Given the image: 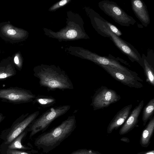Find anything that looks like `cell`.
<instances>
[{
    "mask_svg": "<svg viewBox=\"0 0 154 154\" xmlns=\"http://www.w3.org/2000/svg\"><path fill=\"white\" fill-rule=\"evenodd\" d=\"M36 111L29 115L27 113L23 114L13 123L7 136L5 144L10 143L15 138L23 131L29 125L36 119L39 114Z\"/></svg>",
    "mask_w": 154,
    "mask_h": 154,
    "instance_id": "obj_10",
    "label": "cell"
},
{
    "mask_svg": "<svg viewBox=\"0 0 154 154\" xmlns=\"http://www.w3.org/2000/svg\"><path fill=\"white\" fill-rule=\"evenodd\" d=\"M137 154H154V150L141 152H138Z\"/></svg>",
    "mask_w": 154,
    "mask_h": 154,
    "instance_id": "obj_26",
    "label": "cell"
},
{
    "mask_svg": "<svg viewBox=\"0 0 154 154\" xmlns=\"http://www.w3.org/2000/svg\"><path fill=\"white\" fill-rule=\"evenodd\" d=\"M144 104V100H142L134 109L119 131V134L122 135L126 134L137 127L138 118Z\"/></svg>",
    "mask_w": 154,
    "mask_h": 154,
    "instance_id": "obj_12",
    "label": "cell"
},
{
    "mask_svg": "<svg viewBox=\"0 0 154 154\" xmlns=\"http://www.w3.org/2000/svg\"><path fill=\"white\" fill-rule=\"evenodd\" d=\"M98 6L105 14L122 26H129L136 22L132 17L127 14L114 2L103 0L98 3Z\"/></svg>",
    "mask_w": 154,
    "mask_h": 154,
    "instance_id": "obj_7",
    "label": "cell"
},
{
    "mask_svg": "<svg viewBox=\"0 0 154 154\" xmlns=\"http://www.w3.org/2000/svg\"><path fill=\"white\" fill-rule=\"evenodd\" d=\"M142 57L143 61V69L146 76V82L151 85L154 86V69L149 63L145 55H143Z\"/></svg>",
    "mask_w": 154,
    "mask_h": 154,
    "instance_id": "obj_16",
    "label": "cell"
},
{
    "mask_svg": "<svg viewBox=\"0 0 154 154\" xmlns=\"http://www.w3.org/2000/svg\"><path fill=\"white\" fill-rule=\"evenodd\" d=\"M121 98L120 95L114 90L102 86L95 92L90 106L94 110L101 109L116 103Z\"/></svg>",
    "mask_w": 154,
    "mask_h": 154,
    "instance_id": "obj_8",
    "label": "cell"
},
{
    "mask_svg": "<svg viewBox=\"0 0 154 154\" xmlns=\"http://www.w3.org/2000/svg\"><path fill=\"white\" fill-rule=\"evenodd\" d=\"M15 63L19 68L21 66V64L20 63L18 57L16 56L15 57L14 59Z\"/></svg>",
    "mask_w": 154,
    "mask_h": 154,
    "instance_id": "obj_25",
    "label": "cell"
},
{
    "mask_svg": "<svg viewBox=\"0 0 154 154\" xmlns=\"http://www.w3.org/2000/svg\"><path fill=\"white\" fill-rule=\"evenodd\" d=\"M27 131V128L26 130H25L10 143V145L8 146V149H20L23 150L30 149L31 148L27 146H24L21 143L22 139L26 136Z\"/></svg>",
    "mask_w": 154,
    "mask_h": 154,
    "instance_id": "obj_19",
    "label": "cell"
},
{
    "mask_svg": "<svg viewBox=\"0 0 154 154\" xmlns=\"http://www.w3.org/2000/svg\"><path fill=\"white\" fill-rule=\"evenodd\" d=\"M43 107H49L54 105L56 102L54 97L48 96L38 95L35 96L32 101Z\"/></svg>",
    "mask_w": 154,
    "mask_h": 154,
    "instance_id": "obj_18",
    "label": "cell"
},
{
    "mask_svg": "<svg viewBox=\"0 0 154 154\" xmlns=\"http://www.w3.org/2000/svg\"><path fill=\"white\" fill-rule=\"evenodd\" d=\"M7 153L8 154H31L24 151L9 149L7 151Z\"/></svg>",
    "mask_w": 154,
    "mask_h": 154,
    "instance_id": "obj_24",
    "label": "cell"
},
{
    "mask_svg": "<svg viewBox=\"0 0 154 154\" xmlns=\"http://www.w3.org/2000/svg\"><path fill=\"white\" fill-rule=\"evenodd\" d=\"M131 8L137 17L145 27L149 24L150 19L146 6L141 0H131Z\"/></svg>",
    "mask_w": 154,
    "mask_h": 154,
    "instance_id": "obj_14",
    "label": "cell"
},
{
    "mask_svg": "<svg viewBox=\"0 0 154 154\" xmlns=\"http://www.w3.org/2000/svg\"><path fill=\"white\" fill-rule=\"evenodd\" d=\"M70 107L69 105H65L51 108L35 119L27 128L28 131L30 132V137L45 131L53 121L65 114Z\"/></svg>",
    "mask_w": 154,
    "mask_h": 154,
    "instance_id": "obj_6",
    "label": "cell"
},
{
    "mask_svg": "<svg viewBox=\"0 0 154 154\" xmlns=\"http://www.w3.org/2000/svg\"><path fill=\"white\" fill-rule=\"evenodd\" d=\"M16 74V71L12 67L0 68V80L11 77Z\"/></svg>",
    "mask_w": 154,
    "mask_h": 154,
    "instance_id": "obj_20",
    "label": "cell"
},
{
    "mask_svg": "<svg viewBox=\"0 0 154 154\" xmlns=\"http://www.w3.org/2000/svg\"><path fill=\"white\" fill-rule=\"evenodd\" d=\"M35 96L29 90L17 87L0 89V99L2 101L14 104L32 102Z\"/></svg>",
    "mask_w": 154,
    "mask_h": 154,
    "instance_id": "obj_9",
    "label": "cell"
},
{
    "mask_svg": "<svg viewBox=\"0 0 154 154\" xmlns=\"http://www.w3.org/2000/svg\"><path fill=\"white\" fill-rule=\"evenodd\" d=\"M5 117L2 113H0V123L5 119Z\"/></svg>",
    "mask_w": 154,
    "mask_h": 154,
    "instance_id": "obj_29",
    "label": "cell"
},
{
    "mask_svg": "<svg viewBox=\"0 0 154 154\" xmlns=\"http://www.w3.org/2000/svg\"><path fill=\"white\" fill-rule=\"evenodd\" d=\"M154 130V116H153L142 132L140 143L142 147H147L150 144Z\"/></svg>",
    "mask_w": 154,
    "mask_h": 154,
    "instance_id": "obj_15",
    "label": "cell"
},
{
    "mask_svg": "<svg viewBox=\"0 0 154 154\" xmlns=\"http://www.w3.org/2000/svg\"><path fill=\"white\" fill-rule=\"evenodd\" d=\"M65 51L72 55L91 61L99 66H107L115 67L125 73L135 76L140 82H143L137 73L122 65L118 61L117 58L112 55H109V57L103 56L83 48L72 46L66 48Z\"/></svg>",
    "mask_w": 154,
    "mask_h": 154,
    "instance_id": "obj_5",
    "label": "cell"
},
{
    "mask_svg": "<svg viewBox=\"0 0 154 154\" xmlns=\"http://www.w3.org/2000/svg\"><path fill=\"white\" fill-rule=\"evenodd\" d=\"M104 21L109 29L113 33L119 37L122 35L121 32L116 26L105 19Z\"/></svg>",
    "mask_w": 154,
    "mask_h": 154,
    "instance_id": "obj_23",
    "label": "cell"
},
{
    "mask_svg": "<svg viewBox=\"0 0 154 154\" xmlns=\"http://www.w3.org/2000/svg\"><path fill=\"white\" fill-rule=\"evenodd\" d=\"M76 126L75 116H69L58 126L39 135L35 139V145L43 152L48 153L69 136Z\"/></svg>",
    "mask_w": 154,
    "mask_h": 154,
    "instance_id": "obj_3",
    "label": "cell"
},
{
    "mask_svg": "<svg viewBox=\"0 0 154 154\" xmlns=\"http://www.w3.org/2000/svg\"><path fill=\"white\" fill-rule=\"evenodd\" d=\"M83 9L89 18L93 27L99 34L109 38L117 48L130 60L132 62H136L143 68V59L133 46L111 32L104 22V19L93 9L86 6Z\"/></svg>",
    "mask_w": 154,
    "mask_h": 154,
    "instance_id": "obj_1",
    "label": "cell"
},
{
    "mask_svg": "<svg viewBox=\"0 0 154 154\" xmlns=\"http://www.w3.org/2000/svg\"><path fill=\"white\" fill-rule=\"evenodd\" d=\"M154 111V98L151 99L144 107L142 113V120L145 126L147 121L153 116Z\"/></svg>",
    "mask_w": 154,
    "mask_h": 154,
    "instance_id": "obj_17",
    "label": "cell"
},
{
    "mask_svg": "<svg viewBox=\"0 0 154 154\" xmlns=\"http://www.w3.org/2000/svg\"><path fill=\"white\" fill-rule=\"evenodd\" d=\"M132 104L125 106L119 111L109 123L107 128V133L110 134L114 130L118 129L125 123L131 112Z\"/></svg>",
    "mask_w": 154,
    "mask_h": 154,
    "instance_id": "obj_13",
    "label": "cell"
},
{
    "mask_svg": "<svg viewBox=\"0 0 154 154\" xmlns=\"http://www.w3.org/2000/svg\"><path fill=\"white\" fill-rule=\"evenodd\" d=\"M67 16L66 24L64 27L56 32L44 28V34L60 42L90 38L85 30L83 20L79 14L69 11L67 12Z\"/></svg>",
    "mask_w": 154,
    "mask_h": 154,
    "instance_id": "obj_4",
    "label": "cell"
},
{
    "mask_svg": "<svg viewBox=\"0 0 154 154\" xmlns=\"http://www.w3.org/2000/svg\"><path fill=\"white\" fill-rule=\"evenodd\" d=\"M71 0H62L57 2L52 6L48 9L49 11L54 12L56 11L59 9L63 7L69 3Z\"/></svg>",
    "mask_w": 154,
    "mask_h": 154,
    "instance_id": "obj_21",
    "label": "cell"
},
{
    "mask_svg": "<svg viewBox=\"0 0 154 154\" xmlns=\"http://www.w3.org/2000/svg\"><path fill=\"white\" fill-rule=\"evenodd\" d=\"M104 69L112 78L122 84L131 88H140L143 85L135 76L109 66L99 65Z\"/></svg>",
    "mask_w": 154,
    "mask_h": 154,
    "instance_id": "obj_11",
    "label": "cell"
},
{
    "mask_svg": "<svg viewBox=\"0 0 154 154\" xmlns=\"http://www.w3.org/2000/svg\"><path fill=\"white\" fill-rule=\"evenodd\" d=\"M7 32L8 34L11 35H14L16 33V31L12 29H10L8 30Z\"/></svg>",
    "mask_w": 154,
    "mask_h": 154,
    "instance_id": "obj_27",
    "label": "cell"
},
{
    "mask_svg": "<svg viewBox=\"0 0 154 154\" xmlns=\"http://www.w3.org/2000/svg\"><path fill=\"white\" fill-rule=\"evenodd\" d=\"M120 140L127 143H128L130 142L129 139L128 138L126 137H122L120 139Z\"/></svg>",
    "mask_w": 154,
    "mask_h": 154,
    "instance_id": "obj_28",
    "label": "cell"
},
{
    "mask_svg": "<svg viewBox=\"0 0 154 154\" xmlns=\"http://www.w3.org/2000/svg\"><path fill=\"white\" fill-rule=\"evenodd\" d=\"M70 154H103L98 151L90 149H82L73 151Z\"/></svg>",
    "mask_w": 154,
    "mask_h": 154,
    "instance_id": "obj_22",
    "label": "cell"
},
{
    "mask_svg": "<svg viewBox=\"0 0 154 154\" xmlns=\"http://www.w3.org/2000/svg\"><path fill=\"white\" fill-rule=\"evenodd\" d=\"M34 76L39 79L41 86L48 91L73 89V85L66 72L54 65L41 64L33 69Z\"/></svg>",
    "mask_w": 154,
    "mask_h": 154,
    "instance_id": "obj_2",
    "label": "cell"
}]
</instances>
